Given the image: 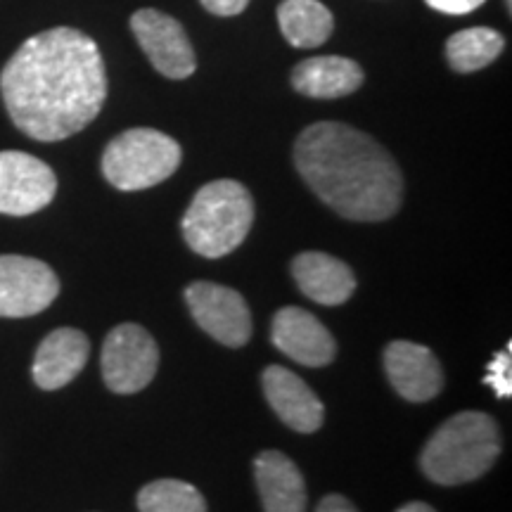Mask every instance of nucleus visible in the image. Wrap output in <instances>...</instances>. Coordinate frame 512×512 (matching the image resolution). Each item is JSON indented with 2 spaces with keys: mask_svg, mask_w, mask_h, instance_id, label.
<instances>
[{
  "mask_svg": "<svg viewBox=\"0 0 512 512\" xmlns=\"http://www.w3.org/2000/svg\"><path fill=\"white\" fill-rule=\"evenodd\" d=\"M363 79L361 64L342 55L309 57L292 72L294 91L316 100H337L356 93Z\"/></svg>",
  "mask_w": 512,
  "mask_h": 512,
  "instance_id": "obj_16",
  "label": "nucleus"
},
{
  "mask_svg": "<svg viewBox=\"0 0 512 512\" xmlns=\"http://www.w3.org/2000/svg\"><path fill=\"white\" fill-rule=\"evenodd\" d=\"M510 8H512V0H508V10H510Z\"/></svg>",
  "mask_w": 512,
  "mask_h": 512,
  "instance_id": "obj_26",
  "label": "nucleus"
},
{
  "mask_svg": "<svg viewBox=\"0 0 512 512\" xmlns=\"http://www.w3.org/2000/svg\"><path fill=\"white\" fill-rule=\"evenodd\" d=\"M202 5L211 12V15L235 17L247 8L249 0H202Z\"/></svg>",
  "mask_w": 512,
  "mask_h": 512,
  "instance_id": "obj_23",
  "label": "nucleus"
},
{
  "mask_svg": "<svg viewBox=\"0 0 512 512\" xmlns=\"http://www.w3.org/2000/svg\"><path fill=\"white\" fill-rule=\"evenodd\" d=\"M8 114L24 136L57 143L98 117L107 100V72L98 43L69 27L24 41L0 74Z\"/></svg>",
  "mask_w": 512,
  "mask_h": 512,
  "instance_id": "obj_1",
  "label": "nucleus"
},
{
  "mask_svg": "<svg viewBox=\"0 0 512 512\" xmlns=\"http://www.w3.org/2000/svg\"><path fill=\"white\" fill-rule=\"evenodd\" d=\"M100 366L102 380L114 394H136L157 375V342L140 325L121 323L105 337Z\"/></svg>",
  "mask_w": 512,
  "mask_h": 512,
  "instance_id": "obj_6",
  "label": "nucleus"
},
{
  "mask_svg": "<svg viewBox=\"0 0 512 512\" xmlns=\"http://www.w3.org/2000/svg\"><path fill=\"white\" fill-rule=\"evenodd\" d=\"M484 384L494 389L498 399H510L512 396V344H508L503 351H498L494 361L486 366Z\"/></svg>",
  "mask_w": 512,
  "mask_h": 512,
  "instance_id": "obj_21",
  "label": "nucleus"
},
{
  "mask_svg": "<svg viewBox=\"0 0 512 512\" xmlns=\"http://www.w3.org/2000/svg\"><path fill=\"white\" fill-rule=\"evenodd\" d=\"M316 512H358V510H356V505L349 501V498H344L339 494H330L318 503Z\"/></svg>",
  "mask_w": 512,
  "mask_h": 512,
  "instance_id": "obj_24",
  "label": "nucleus"
},
{
  "mask_svg": "<svg viewBox=\"0 0 512 512\" xmlns=\"http://www.w3.org/2000/svg\"><path fill=\"white\" fill-rule=\"evenodd\" d=\"M396 512H437L432 508V505H427V503H420V501H413V503H406V505H401L399 510Z\"/></svg>",
  "mask_w": 512,
  "mask_h": 512,
  "instance_id": "obj_25",
  "label": "nucleus"
},
{
  "mask_svg": "<svg viewBox=\"0 0 512 512\" xmlns=\"http://www.w3.org/2000/svg\"><path fill=\"white\" fill-rule=\"evenodd\" d=\"M138 46L150 57L152 67L166 79H188L195 74L197 57L181 22L166 12L145 8L131 17Z\"/></svg>",
  "mask_w": 512,
  "mask_h": 512,
  "instance_id": "obj_9",
  "label": "nucleus"
},
{
  "mask_svg": "<svg viewBox=\"0 0 512 512\" xmlns=\"http://www.w3.org/2000/svg\"><path fill=\"white\" fill-rule=\"evenodd\" d=\"M256 486L266 512H306V484L285 453L264 451L254 460Z\"/></svg>",
  "mask_w": 512,
  "mask_h": 512,
  "instance_id": "obj_17",
  "label": "nucleus"
},
{
  "mask_svg": "<svg viewBox=\"0 0 512 512\" xmlns=\"http://www.w3.org/2000/svg\"><path fill=\"white\" fill-rule=\"evenodd\" d=\"M501 430L491 415L465 411L448 418L422 448L420 467L441 486L475 482L501 456Z\"/></svg>",
  "mask_w": 512,
  "mask_h": 512,
  "instance_id": "obj_3",
  "label": "nucleus"
},
{
  "mask_svg": "<svg viewBox=\"0 0 512 512\" xmlns=\"http://www.w3.org/2000/svg\"><path fill=\"white\" fill-rule=\"evenodd\" d=\"M140 512H207L204 496L181 479H157L138 494Z\"/></svg>",
  "mask_w": 512,
  "mask_h": 512,
  "instance_id": "obj_20",
  "label": "nucleus"
},
{
  "mask_svg": "<svg viewBox=\"0 0 512 512\" xmlns=\"http://www.w3.org/2000/svg\"><path fill=\"white\" fill-rule=\"evenodd\" d=\"M505 38L496 29L472 27L453 34L446 43V60L453 72L472 74L489 67L503 53Z\"/></svg>",
  "mask_w": 512,
  "mask_h": 512,
  "instance_id": "obj_19",
  "label": "nucleus"
},
{
  "mask_svg": "<svg viewBox=\"0 0 512 512\" xmlns=\"http://www.w3.org/2000/svg\"><path fill=\"white\" fill-rule=\"evenodd\" d=\"M60 294L53 268L31 256H0V318H29L46 311Z\"/></svg>",
  "mask_w": 512,
  "mask_h": 512,
  "instance_id": "obj_7",
  "label": "nucleus"
},
{
  "mask_svg": "<svg viewBox=\"0 0 512 512\" xmlns=\"http://www.w3.org/2000/svg\"><path fill=\"white\" fill-rule=\"evenodd\" d=\"M254 200L238 181L221 178L197 190L183 216V238L192 252L219 259L235 252L252 230Z\"/></svg>",
  "mask_w": 512,
  "mask_h": 512,
  "instance_id": "obj_4",
  "label": "nucleus"
},
{
  "mask_svg": "<svg viewBox=\"0 0 512 512\" xmlns=\"http://www.w3.org/2000/svg\"><path fill=\"white\" fill-rule=\"evenodd\" d=\"M432 10L444 12V15H470L482 8L486 0H425Z\"/></svg>",
  "mask_w": 512,
  "mask_h": 512,
  "instance_id": "obj_22",
  "label": "nucleus"
},
{
  "mask_svg": "<svg viewBox=\"0 0 512 512\" xmlns=\"http://www.w3.org/2000/svg\"><path fill=\"white\" fill-rule=\"evenodd\" d=\"M185 302L200 328L226 347H245L252 337V313L240 292L216 283H192Z\"/></svg>",
  "mask_w": 512,
  "mask_h": 512,
  "instance_id": "obj_8",
  "label": "nucleus"
},
{
  "mask_svg": "<svg viewBox=\"0 0 512 512\" xmlns=\"http://www.w3.org/2000/svg\"><path fill=\"white\" fill-rule=\"evenodd\" d=\"M278 24L287 43L294 48H318L335 31L332 12L320 0H283Z\"/></svg>",
  "mask_w": 512,
  "mask_h": 512,
  "instance_id": "obj_18",
  "label": "nucleus"
},
{
  "mask_svg": "<svg viewBox=\"0 0 512 512\" xmlns=\"http://www.w3.org/2000/svg\"><path fill=\"white\" fill-rule=\"evenodd\" d=\"M261 382L268 403L287 427L302 434H313L323 427V403L302 377L283 366H268Z\"/></svg>",
  "mask_w": 512,
  "mask_h": 512,
  "instance_id": "obj_13",
  "label": "nucleus"
},
{
  "mask_svg": "<svg viewBox=\"0 0 512 512\" xmlns=\"http://www.w3.org/2000/svg\"><path fill=\"white\" fill-rule=\"evenodd\" d=\"M55 192V171L46 162L19 150L0 152V214H36L55 200Z\"/></svg>",
  "mask_w": 512,
  "mask_h": 512,
  "instance_id": "obj_10",
  "label": "nucleus"
},
{
  "mask_svg": "<svg viewBox=\"0 0 512 512\" xmlns=\"http://www.w3.org/2000/svg\"><path fill=\"white\" fill-rule=\"evenodd\" d=\"M294 164L306 185L332 211L351 221H387L403 200L399 164L384 147L339 121L304 128Z\"/></svg>",
  "mask_w": 512,
  "mask_h": 512,
  "instance_id": "obj_2",
  "label": "nucleus"
},
{
  "mask_svg": "<svg viewBox=\"0 0 512 512\" xmlns=\"http://www.w3.org/2000/svg\"><path fill=\"white\" fill-rule=\"evenodd\" d=\"M181 159V145L171 136L155 128H131L105 147L102 174L117 190H147L174 176Z\"/></svg>",
  "mask_w": 512,
  "mask_h": 512,
  "instance_id": "obj_5",
  "label": "nucleus"
},
{
  "mask_svg": "<svg viewBox=\"0 0 512 512\" xmlns=\"http://www.w3.org/2000/svg\"><path fill=\"white\" fill-rule=\"evenodd\" d=\"M384 370L389 382L401 399L413 403H425L444 389V370L432 349L422 344L392 342L384 349Z\"/></svg>",
  "mask_w": 512,
  "mask_h": 512,
  "instance_id": "obj_12",
  "label": "nucleus"
},
{
  "mask_svg": "<svg viewBox=\"0 0 512 512\" xmlns=\"http://www.w3.org/2000/svg\"><path fill=\"white\" fill-rule=\"evenodd\" d=\"M273 344L294 363L323 368L335 361L337 344L320 320L299 306H285L275 313L271 328Z\"/></svg>",
  "mask_w": 512,
  "mask_h": 512,
  "instance_id": "obj_11",
  "label": "nucleus"
},
{
  "mask_svg": "<svg viewBox=\"0 0 512 512\" xmlns=\"http://www.w3.org/2000/svg\"><path fill=\"white\" fill-rule=\"evenodd\" d=\"M292 275L311 302L339 306L349 302L356 290V275L337 256L304 252L292 261Z\"/></svg>",
  "mask_w": 512,
  "mask_h": 512,
  "instance_id": "obj_15",
  "label": "nucleus"
},
{
  "mask_svg": "<svg viewBox=\"0 0 512 512\" xmlns=\"http://www.w3.org/2000/svg\"><path fill=\"white\" fill-rule=\"evenodd\" d=\"M88 356H91V342L81 330L57 328L36 349L31 375L38 387L55 392L67 387L86 368Z\"/></svg>",
  "mask_w": 512,
  "mask_h": 512,
  "instance_id": "obj_14",
  "label": "nucleus"
}]
</instances>
